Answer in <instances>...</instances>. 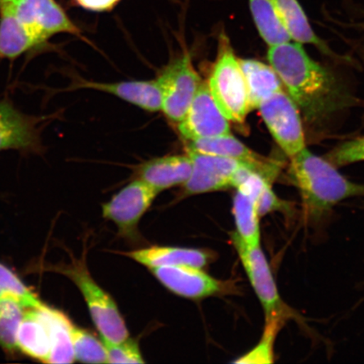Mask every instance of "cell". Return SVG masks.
I'll use <instances>...</instances> for the list:
<instances>
[{
  "mask_svg": "<svg viewBox=\"0 0 364 364\" xmlns=\"http://www.w3.org/2000/svg\"><path fill=\"white\" fill-rule=\"evenodd\" d=\"M133 260L151 268L167 266L188 265L198 268L206 267L212 256L208 252L197 249L153 247L124 253Z\"/></svg>",
  "mask_w": 364,
  "mask_h": 364,
  "instance_id": "19",
  "label": "cell"
},
{
  "mask_svg": "<svg viewBox=\"0 0 364 364\" xmlns=\"http://www.w3.org/2000/svg\"><path fill=\"white\" fill-rule=\"evenodd\" d=\"M284 323L271 321L265 322L262 338L249 353L240 357L235 363H272L274 362L273 348L277 333L283 328Z\"/></svg>",
  "mask_w": 364,
  "mask_h": 364,
  "instance_id": "28",
  "label": "cell"
},
{
  "mask_svg": "<svg viewBox=\"0 0 364 364\" xmlns=\"http://www.w3.org/2000/svg\"><path fill=\"white\" fill-rule=\"evenodd\" d=\"M43 311L51 332L52 348L47 363H72L75 361L70 338L71 321L61 311L43 304Z\"/></svg>",
  "mask_w": 364,
  "mask_h": 364,
  "instance_id": "24",
  "label": "cell"
},
{
  "mask_svg": "<svg viewBox=\"0 0 364 364\" xmlns=\"http://www.w3.org/2000/svg\"><path fill=\"white\" fill-rule=\"evenodd\" d=\"M208 85L223 115L234 124H244L250 112L247 86L239 58L224 31L218 38V57Z\"/></svg>",
  "mask_w": 364,
  "mask_h": 364,
  "instance_id": "3",
  "label": "cell"
},
{
  "mask_svg": "<svg viewBox=\"0 0 364 364\" xmlns=\"http://www.w3.org/2000/svg\"><path fill=\"white\" fill-rule=\"evenodd\" d=\"M245 83H247L250 111L258 109L261 103L284 85L274 68L253 59H239Z\"/></svg>",
  "mask_w": 364,
  "mask_h": 364,
  "instance_id": "21",
  "label": "cell"
},
{
  "mask_svg": "<svg viewBox=\"0 0 364 364\" xmlns=\"http://www.w3.org/2000/svg\"><path fill=\"white\" fill-rule=\"evenodd\" d=\"M156 80L161 92V111L168 119L178 124L203 82L189 54L176 58L164 68Z\"/></svg>",
  "mask_w": 364,
  "mask_h": 364,
  "instance_id": "6",
  "label": "cell"
},
{
  "mask_svg": "<svg viewBox=\"0 0 364 364\" xmlns=\"http://www.w3.org/2000/svg\"><path fill=\"white\" fill-rule=\"evenodd\" d=\"M289 159V176L299 191L309 224L324 221L332 208L343 200L364 196V185L346 179L338 168L306 148Z\"/></svg>",
  "mask_w": 364,
  "mask_h": 364,
  "instance_id": "2",
  "label": "cell"
},
{
  "mask_svg": "<svg viewBox=\"0 0 364 364\" xmlns=\"http://www.w3.org/2000/svg\"><path fill=\"white\" fill-rule=\"evenodd\" d=\"M74 282L84 296L91 318L102 338L112 343H119L129 338L124 318L113 299L91 277L83 262L57 269Z\"/></svg>",
  "mask_w": 364,
  "mask_h": 364,
  "instance_id": "4",
  "label": "cell"
},
{
  "mask_svg": "<svg viewBox=\"0 0 364 364\" xmlns=\"http://www.w3.org/2000/svg\"><path fill=\"white\" fill-rule=\"evenodd\" d=\"M258 210L260 217H263L272 212L291 213L293 208L289 202H285L277 197L272 189V184H267L259 198Z\"/></svg>",
  "mask_w": 364,
  "mask_h": 364,
  "instance_id": "31",
  "label": "cell"
},
{
  "mask_svg": "<svg viewBox=\"0 0 364 364\" xmlns=\"http://www.w3.org/2000/svg\"><path fill=\"white\" fill-rule=\"evenodd\" d=\"M188 154L192 159L193 171L182 188L181 196L184 197L233 188L235 172L245 164L208 154L188 151Z\"/></svg>",
  "mask_w": 364,
  "mask_h": 364,
  "instance_id": "10",
  "label": "cell"
},
{
  "mask_svg": "<svg viewBox=\"0 0 364 364\" xmlns=\"http://www.w3.org/2000/svg\"><path fill=\"white\" fill-rule=\"evenodd\" d=\"M15 12L40 46L59 33L81 36L79 27L55 0H21L15 4Z\"/></svg>",
  "mask_w": 364,
  "mask_h": 364,
  "instance_id": "8",
  "label": "cell"
},
{
  "mask_svg": "<svg viewBox=\"0 0 364 364\" xmlns=\"http://www.w3.org/2000/svg\"><path fill=\"white\" fill-rule=\"evenodd\" d=\"M231 240L247 272L250 283L262 304L265 322L277 321L285 324L291 318H297V314L281 298L269 263L261 245L257 247H247L235 232L231 234Z\"/></svg>",
  "mask_w": 364,
  "mask_h": 364,
  "instance_id": "5",
  "label": "cell"
},
{
  "mask_svg": "<svg viewBox=\"0 0 364 364\" xmlns=\"http://www.w3.org/2000/svg\"><path fill=\"white\" fill-rule=\"evenodd\" d=\"M324 158L336 168L364 161V136L346 141L331 150Z\"/></svg>",
  "mask_w": 364,
  "mask_h": 364,
  "instance_id": "29",
  "label": "cell"
},
{
  "mask_svg": "<svg viewBox=\"0 0 364 364\" xmlns=\"http://www.w3.org/2000/svg\"><path fill=\"white\" fill-rule=\"evenodd\" d=\"M27 308L17 333V350L36 360L47 363L52 348L51 332L43 311Z\"/></svg>",
  "mask_w": 364,
  "mask_h": 364,
  "instance_id": "17",
  "label": "cell"
},
{
  "mask_svg": "<svg viewBox=\"0 0 364 364\" xmlns=\"http://www.w3.org/2000/svg\"><path fill=\"white\" fill-rule=\"evenodd\" d=\"M0 298L16 300L27 308L38 307L43 304L38 296L27 287L19 276L0 262Z\"/></svg>",
  "mask_w": 364,
  "mask_h": 364,
  "instance_id": "27",
  "label": "cell"
},
{
  "mask_svg": "<svg viewBox=\"0 0 364 364\" xmlns=\"http://www.w3.org/2000/svg\"><path fill=\"white\" fill-rule=\"evenodd\" d=\"M121 1L122 0H75L80 7L95 12L110 11Z\"/></svg>",
  "mask_w": 364,
  "mask_h": 364,
  "instance_id": "32",
  "label": "cell"
},
{
  "mask_svg": "<svg viewBox=\"0 0 364 364\" xmlns=\"http://www.w3.org/2000/svg\"><path fill=\"white\" fill-rule=\"evenodd\" d=\"M39 46L18 20L15 4L0 3V58L15 59Z\"/></svg>",
  "mask_w": 364,
  "mask_h": 364,
  "instance_id": "20",
  "label": "cell"
},
{
  "mask_svg": "<svg viewBox=\"0 0 364 364\" xmlns=\"http://www.w3.org/2000/svg\"><path fill=\"white\" fill-rule=\"evenodd\" d=\"M21 0H0V3H12L14 4L20 2Z\"/></svg>",
  "mask_w": 364,
  "mask_h": 364,
  "instance_id": "33",
  "label": "cell"
},
{
  "mask_svg": "<svg viewBox=\"0 0 364 364\" xmlns=\"http://www.w3.org/2000/svg\"><path fill=\"white\" fill-rule=\"evenodd\" d=\"M70 331L75 360L85 363H108L107 348L101 341L73 323Z\"/></svg>",
  "mask_w": 364,
  "mask_h": 364,
  "instance_id": "26",
  "label": "cell"
},
{
  "mask_svg": "<svg viewBox=\"0 0 364 364\" xmlns=\"http://www.w3.org/2000/svg\"><path fill=\"white\" fill-rule=\"evenodd\" d=\"M193 171V161L188 156H167L153 159L136 171V179L147 183L158 193L173 186L183 185Z\"/></svg>",
  "mask_w": 364,
  "mask_h": 364,
  "instance_id": "16",
  "label": "cell"
},
{
  "mask_svg": "<svg viewBox=\"0 0 364 364\" xmlns=\"http://www.w3.org/2000/svg\"><path fill=\"white\" fill-rule=\"evenodd\" d=\"M26 309L15 299L0 298V347L7 353L17 350L18 330Z\"/></svg>",
  "mask_w": 364,
  "mask_h": 364,
  "instance_id": "25",
  "label": "cell"
},
{
  "mask_svg": "<svg viewBox=\"0 0 364 364\" xmlns=\"http://www.w3.org/2000/svg\"><path fill=\"white\" fill-rule=\"evenodd\" d=\"M249 6L258 33L269 48L292 41L273 0H249Z\"/></svg>",
  "mask_w": 364,
  "mask_h": 364,
  "instance_id": "23",
  "label": "cell"
},
{
  "mask_svg": "<svg viewBox=\"0 0 364 364\" xmlns=\"http://www.w3.org/2000/svg\"><path fill=\"white\" fill-rule=\"evenodd\" d=\"M171 292L182 297L199 299L229 292L230 284L188 265L154 267L150 269Z\"/></svg>",
  "mask_w": 364,
  "mask_h": 364,
  "instance_id": "13",
  "label": "cell"
},
{
  "mask_svg": "<svg viewBox=\"0 0 364 364\" xmlns=\"http://www.w3.org/2000/svg\"><path fill=\"white\" fill-rule=\"evenodd\" d=\"M363 26H364V24H363Z\"/></svg>",
  "mask_w": 364,
  "mask_h": 364,
  "instance_id": "34",
  "label": "cell"
},
{
  "mask_svg": "<svg viewBox=\"0 0 364 364\" xmlns=\"http://www.w3.org/2000/svg\"><path fill=\"white\" fill-rule=\"evenodd\" d=\"M178 131L189 142L231 134L229 120L217 107L205 82L200 85L188 112L179 122Z\"/></svg>",
  "mask_w": 364,
  "mask_h": 364,
  "instance_id": "9",
  "label": "cell"
},
{
  "mask_svg": "<svg viewBox=\"0 0 364 364\" xmlns=\"http://www.w3.org/2000/svg\"><path fill=\"white\" fill-rule=\"evenodd\" d=\"M258 110L268 130L287 156L292 157L306 148L299 109L284 90L263 101Z\"/></svg>",
  "mask_w": 364,
  "mask_h": 364,
  "instance_id": "7",
  "label": "cell"
},
{
  "mask_svg": "<svg viewBox=\"0 0 364 364\" xmlns=\"http://www.w3.org/2000/svg\"><path fill=\"white\" fill-rule=\"evenodd\" d=\"M272 184L257 172L250 171L236 188L233 201L235 233L249 247L261 245L260 215L259 198L264 186Z\"/></svg>",
  "mask_w": 364,
  "mask_h": 364,
  "instance_id": "12",
  "label": "cell"
},
{
  "mask_svg": "<svg viewBox=\"0 0 364 364\" xmlns=\"http://www.w3.org/2000/svg\"><path fill=\"white\" fill-rule=\"evenodd\" d=\"M188 151L236 159L247 164L272 184L281 170L279 161L254 152L232 134L192 141L188 145Z\"/></svg>",
  "mask_w": 364,
  "mask_h": 364,
  "instance_id": "14",
  "label": "cell"
},
{
  "mask_svg": "<svg viewBox=\"0 0 364 364\" xmlns=\"http://www.w3.org/2000/svg\"><path fill=\"white\" fill-rule=\"evenodd\" d=\"M158 193L152 186L136 179L102 205L103 217L115 223L122 235H133Z\"/></svg>",
  "mask_w": 364,
  "mask_h": 364,
  "instance_id": "11",
  "label": "cell"
},
{
  "mask_svg": "<svg viewBox=\"0 0 364 364\" xmlns=\"http://www.w3.org/2000/svg\"><path fill=\"white\" fill-rule=\"evenodd\" d=\"M267 58L309 124H321L351 106L352 97L343 84L309 58L302 44L289 42L271 47Z\"/></svg>",
  "mask_w": 364,
  "mask_h": 364,
  "instance_id": "1",
  "label": "cell"
},
{
  "mask_svg": "<svg viewBox=\"0 0 364 364\" xmlns=\"http://www.w3.org/2000/svg\"><path fill=\"white\" fill-rule=\"evenodd\" d=\"M273 2L292 41L300 44H312L326 55L336 57L312 29L299 0H273Z\"/></svg>",
  "mask_w": 364,
  "mask_h": 364,
  "instance_id": "22",
  "label": "cell"
},
{
  "mask_svg": "<svg viewBox=\"0 0 364 364\" xmlns=\"http://www.w3.org/2000/svg\"><path fill=\"white\" fill-rule=\"evenodd\" d=\"M42 120V117L22 113L11 102H0V151L16 149L40 153L39 124Z\"/></svg>",
  "mask_w": 364,
  "mask_h": 364,
  "instance_id": "15",
  "label": "cell"
},
{
  "mask_svg": "<svg viewBox=\"0 0 364 364\" xmlns=\"http://www.w3.org/2000/svg\"><path fill=\"white\" fill-rule=\"evenodd\" d=\"M80 87L103 91V92L116 95L145 111L159 112L162 109L161 92L156 80L118 82V83L84 81L80 85Z\"/></svg>",
  "mask_w": 364,
  "mask_h": 364,
  "instance_id": "18",
  "label": "cell"
},
{
  "mask_svg": "<svg viewBox=\"0 0 364 364\" xmlns=\"http://www.w3.org/2000/svg\"><path fill=\"white\" fill-rule=\"evenodd\" d=\"M107 348L108 363H144L139 346L136 341L129 338L119 343H112L102 339Z\"/></svg>",
  "mask_w": 364,
  "mask_h": 364,
  "instance_id": "30",
  "label": "cell"
}]
</instances>
